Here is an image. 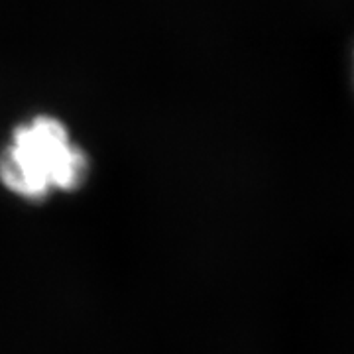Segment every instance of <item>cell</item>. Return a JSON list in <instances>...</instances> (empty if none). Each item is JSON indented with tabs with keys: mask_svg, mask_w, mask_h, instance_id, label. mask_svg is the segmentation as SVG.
Returning <instances> with one entry per match:
<instances>
[{
	"mask_svg": "<svg viewBox=\"0 0 354 354\" xmlns=\"http://www.w3.org/2000/svg\"><path fill=\"white\" fill-rule=\"evenodd\" d=\"M88 174L87 152L73 142L64 120L51 114L18 124L0 152V183L30 203L81 189Z\"/></svg>",
	"mask_w": 354,
	"mask_h": 354,
	"instance_id": "6da1fadb",
	"label": "cell"
}]
</instances>
